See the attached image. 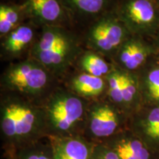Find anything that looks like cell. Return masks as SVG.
Returning <instances> with one entry per match:
<instances>
[{
	"label": "cell",
	"mask_w": 159,
	"mask_h": 159,
	"mask_svg": "<svg viewBox=\"0 0 159 159\" xmlns=\"http://www.w3.org/2000/svg\"><path fill=\"white\" fill-rule=\"evenodd\" d=\"M73 29L60 26L41 27L27 57L36 60L56 77H61L75 64L85 49L82 36Z\"/></svg>",
	"instance_id": "1"
},
{
	"label": "cell",
	"mask_w": 159,
	"mask_h": 159,
	"mask_svg": "<svg viewBox=\"0 0 159 159\" xmlns=\"http://www.w3.org/2000/svg\"><path fill=\"white\" fill-rule=\"evenodd\" d=\"M0 124L5 139L14 146L35 142L43 131L47 130L43 108L16 94L2 100Z\"/></svg>",
	"instance_id": "2"
},
{
	"label": "cell",
	"mask_w": 159,
	"mask_h": 159,
	"mask_svg": "<svg viewBox=\"0 0 159 159\" xmlns=\"http://www.w3.org/2000/svg\"><path fill=\"white\" fill-rule=\"evenodd\" d=\"M57 77L36 60L27 58L13 63L2 76V86L27 99L49 95Z\"/></svg>",
	"instance_id": "3"
},
{
	"label": "cell",
	"mask_w": 159,
	"mask_h": 159,
	"mask_svg": "<svg viewBox=\"0 0 159 159\" xmlns=\"http://www.w3.org/2000/svg\"><path fill=\"white\" fill-rule=\"evenodd\" d=\"M82 97L69 89L55 88L46 97L43 108L47 129L52 136H68L72 134L87 111Z\"/></svg>",
	"instance_id": "4"
},
{
	"label": "cell",
	"mask_w": 159,
	"mask_h": 159,
	"mask_svg": "<svg viewBox=\"0 0 159 159\" xmlns=\"http://www.w3.org/2000/svg\"><path fill=\"white\" fill-rule=\"evenodd\" d=\"M131 35L113 10L87 25L81 36L85 49L98 52L111 61Z\"/></svg>",
	"instance_id": "5"
},
{
	"label": "cell",
	"mask_w": 159,
	"mask_h": 159,
	"mask_svg": "<svg viewBox=\"0 0 159 159\" xmlns=\"http://www.w3.org/2000/svg\"><path fill=\"white\" fill-rule=\"evenodd\" d=\"M114 11L132 35L151 39L159 30V5L155 0H117Z\"/></svg>",
	"instance_id": "6"
},
{
	"label": "cell",
	"mask_w": 159,
	"mask_h": 159,
	"mask_svg": "<svg viewBox=\"0 0 159 159\" xmlns=\"http://www.w3.org/2000/svg\"><path fill=\"white\" fill-rule=\"evenodd\" d=\"M27 18L41 28L43 26L72 27L75 23L63 0H21Z\"/></svg>",
	"instance_id": "7"
},
{
	"label": "cell",
	"mask_w": 159,
	"mask_h": 159,
	"mask_svg": "<svg viewBox=\"0 0 159 159\" xmlns=\"http://www.w3.org/2000/svg\"><path fill=\"white\" fill-rule=\"evenodd\" d=\"M155 57L156 49L150 39L131 35L122 43L111 62L123 70L137 73Z\"/></svg>",
	"instance_id": "8"
},
{
	"label": "cell",
	"mask_w": 159,
	"mask_h": 159,
	"mask_svg": "<svg viewBox=\"0 0 159 159\" xmlns=\"http://www.w3.org/2000/svg\"><path fill=\"white\" fill-rule=\"evenodd\" d=\"M88 111V125L91 134L96 138H110L122 130L128 117L112 102L97 101Z\"/></svg>",
	"instance_id": "9"
},
{
	"label": "cell",
	"mask_w": 159,
	"mask_h": 159,
	"mask_svg": "<svg viewBox=\"0 0 159 159\" xmlns=\"http://www.w3.org/2000/svg\"><path fill=\"white\" fill-rule=\"evenodd\" d=\"M127 128L159 158V108L142 106L127 120Z\"/></svg>",
	"instance_id": "10"
},
{
	"label": "cell",
	"mask_w": 159,
	"mask_h": 159,
	"mask_svg": "<svg viewBox=\"0 0 159 159\" xmlns=\"http://www.w3.org/2000/svg\"><path fill=\"white\" fill-rule=\"evenodd\" d=\"M40 27L27 20L1 39V57L15 60L27 55L36 41Z\"/></svg>",
	"instance_id": "11"
},
{
	"label": "cell",
	"mask_w": 159,
	"mask_h": 159,
	"mask_svg": "<svg viewBox=\"0 0 159 159\" xmlns=\"http://www.w3.org/2000/svg\"><path fill=\"white\" fill-rule=\"evenodd\" d=\"M105 145L121 159H159L128 128L110 137Z\"/></svg>",
	"instance_id": "12"
},
{
	"label": "cell",
	"mask_w": 159,
	"mask_h": 159,
	"mask_svg": "<svg viewBox=\"0 0 159 159\" xmlns=\"http://www.w3.org/2000/svg\"><path fill=\"white\" fill-rule=\"evenodd\" d=\"M75 24L86 27L97 18L113 11L117 0H63Z\"/></svg>",
	"instance_id": "13"
},
{
	"label": "cell",
	"mask_w": 159,
	"mask_h": 159,
	"mask_svg": "<svg viewBox=\"0 0 159 159\" xmlns=\"http://www.w3.org/2000/svg\"><path fill=\"white\" fill-rule=\"evenodd\" d=\"M55 159H93V148L84 139L73 136H49Z\"/></svg>",
	"instance_id": "14"
},
{
	"label": "cell",
	"mask_w": 159,
	"mask_h": 159,
	"mask_svg": "<svg viewBox=\"0 0 159 159\" xmlns=\"http://www.w3.org/2000/svg\"><path fill=\"white\" fill-rule=\"evenodd\" d=\"M136 74L142 106L159 108V59L155 57Z\"/></svg>",
	"instance_id": "15"
},
{
	"label": "cell",
	"mask_w": 159,
	"mask_h": 159,
	"mask_svg": "<svg viewBox=\"0 0 159 159\" xmlns=\"http://www.w3.org/2000/svg\"><path fill=\"white\" fill-rule=\"evenodd\" d=\"M69 89L83 99H96L106 93L107 83L105 77L80 71L71 77Z\"/></svg>",
	"instance_id": "16"
},
{
	"label": "cell",
	"mask_w": 159,
	"mask_h": 159,
	"mask_svg": "<svg viewBox=\"0 0 159 159\" xmlns=\"http://www.w3.org/2000/svg\"><path fill=\"white\" fill-rule=\"evenodd\" d=\"M107 60L98 52L84 49L77 59L75 64L83 72L96 77H105L115 66L111 61Z\"/></svg>",
	"instance_id": "17"
},
{
	"label": "cell",
	"mask_w": 159,
	"mask_h": 159,
	"mask_svg": "<svg viewBox=\"0 0 159 159\" xmlns=\"http://www.w3.org/2000/svg\"><path fill=\"white\" fill-rule=\"evenodd\" d=\"M28 20L22 4L6 1L0 5V38Z\"/></svg>",
	"instance_id": "18"
},
{
	"label": "cell",
	"mask_w": 159,
	"mask_h": 159,
	"mask_svg": "<svg viewBox=\"0 0 159 159\" xmlns=\"http://www.w3.org/2000/svg\"><path fill=\"white\" fill-rule=\"evenodd\" d=\"M14 159H55L51 145L30 142L21 147Z\"/></svg>",
	"instance_id": "19"
},
{
	"label": "cell",
	"mask_w": 159,
	"mask_h": 159,
	"mask_svg": "<svg viewBox=\"0 0 159 159\" xmlns=\"http://www.w3.org/2000/svg\"><path fill=\"white\" fill-rule=\"evenodd\" d=\"M93 159H121L107 145H97L93 149Z\"/></svg>",
	"instance_id": "20"
},
{
	"label": "cell",
	"mask_w": 159,
	"mask_h": 159,
	"mask_svg": "<svg viewBox=\"0 0 159 159\" xmlns=\"http://www.w3.org/2000/svg\"><path fill=\"white\" fill-rule=\"evenodd\" d=\"M152 43H153L155 49H156V57L159 59V30L157 32V33L151 39Z\"/></svg>",
	"instance_id": "21"
},
{
	"label": "cell",
	"mask_w": 159,
	"mask_h": 159,
	"mask_svg": "<svg viewBox=\"0 0 159 159\" xmlns=\"http://www.w3.org/2000/svg\"><path fill=\"white\" fill-rule=\"evenodd\" d=\"M155 1H156V2H157V3H158V5H159V0H155Z\"/></svg>",
	"instance_id": "22"
},
{
	"label": "cell",
	"mask_w": 159,
	"mask_h": 159,
	"mask_svg": "<svg viewBox=\"0 0 159 159\" xmlns=\"http://www.w3.org/2000/svg\"><path fill=\"white\" fill-rule=\"evenodd\" d=\"M3 1H13V0H3Z\"/></svg>",
	"instance_id": "23"
}]
</instances>
